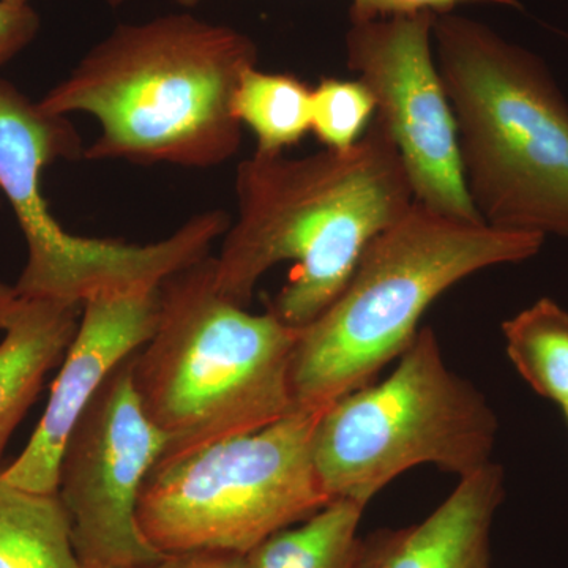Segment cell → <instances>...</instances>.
I'll use <instances>...</instances> for the list:
<instances>
[{"label": "cell", "instance_id": "obj_12", "mask_svg": "<svg viewBox=\"0 0 568 568\" xmlns=\"http://www.w3.org/2000/svg\"><path fill=\"white\" fill-rule=\"evenodd\" d=\"M504 497V469L488 463L459 478L424 521L361 538L354 568H489L493 523Z\"/></svg>", "mask_w": 568, "mask_h": 568}, {"label": "cell", "instance_id": "obj_21", "mask_svg": "<svg viewBox=\"0 0 568 568\" xmlns=\"http://www.w3.org/2000/svg\"><path fill=\"white\" fill-rule=\"evenodd\" d=\"M149 568H250V564L241 552L186 551L166 555Z\"/></svg>", "mask_w": 568, "mask_h": 568}, {"label": "cell", "instance_id": "obj_4", "mask_svg": "<svg viewBox=\"0 0 568 568\" xmlns=\"http://www.w3.org/2000/svg\"><path fill=\"white\" fill-rule=\"evenodd\" d=\"M301 328L227 301L205 256L160 284L155 332L133 355V387L171 459L295 413L290 372ZM156 462V463H159Z\"/></svg>", "mask_w": 568, "mask_h": 568}, {"label": "cell", "instance_id": "obj_5", "mask_svg": "<svg viewBox=\"0 0 568 568\" xmlns=\"http://www.w3.org/2000/svg\"><path fill=\"white\" fill-rule=\"evenodd\" d=\"M545 241L410 205L369 242L323 315L301 328L290 372L295 413H320L372 384L413 343L439 295L484 268L530 260Z\"/></svg>", "mask_w": 568, "mask_h": 568}, {"label": "cell", "instance_id": "obj_25", "mask_svg": "<svg viewBox=\"0 0 568 568\" xmlns=\"http://www.w3.org/2000/svg\"><path fill=\"white\" fill-rule=\"evenodd\" d=\"M564 414H566L567 424H568V407H566V409H564Z\"/></svg>", "mask_w": 568, "mask_h": 568}, {"label": "cell", "instance_id": "obj_18", "mask_svg": "<svg viewBox=\"0 0 568 568\" xmlns=\"http://www.w3.org/2000/svg\"><path fill=\"white\" fill-rule=\"evenodd\" d=\"M375 99L364 82L324 78L312 91V132L332 151L353 148L375 118Z\"/></svg>", "mask_w": 568, "mask_h": 568}, {"label": "cell", "instance_id": "obj_13", "mask_svg": "<svg viewBox=\"0 0 568 568\" xmlns=\"http://www.w3.org/2000/svg\"><path fill=\"white\" fill-rule=\"evenodd\" d=\"M82 315V304L32 298L0 283V454L44 376L65 357Z\"/></svg>", "mask_w": 568, "mask_h": 568}, {"label": "cell", "instance_id": "obj_23", "mask_svg": "<svg viewBox=\"0 0 568 568\" xmlns=\"http://www.w3.org/2000/svg\"><path fill=\"white\" fill-rule=\"evenodd\" d=\"M104 2L112 7V9H115V7H121L122 3L129 2V0H104Z\"/></svg>", "mask_w": 568, "mask_h": 568}, {"label": "cell", "instance_id": "obj_10", "mask_svg": "<svg viewBox=\"0 0 568 568\" xmlns=\"http://www.w3.org/2000/svg\"><path fill=\"white\" fill-rule=\"evenodd\" d=\"M436 13L351 22L347 69L375 99V121L405 166L416 203L467 222H484L467 193L457 123L435 54Z\"/></svg>", "mask_w": 568, "mask_h": 568}, {"label": "cell", "instance_id": "obj_1", "mask_svg": "<svg viewBox=\"0 0 568 568\" xmlns=\"http://www.w3.org/2000/svg\"><path fill=\"white\" fill-rule=\"evenodd\" d=\"M235 196L237 222L213 256L216 290L246 308L263 275L293 261L267 310L295 328L323 315L369 242L416 203L398 151L375 119L346 151H254L237 166Z\"/></svg>", "mask_w": 568, "mask_h": 568}, {"label": "cell", "instance_id": "obj_19", "mask_svg": "<svg viewBox=\"0 0 568 568\" xmlns=\"http://www.w3.org/2000/svg\"><path fill=\"white\" fill-rule=\"evenodd\" d=\"M463 3H497V6L519 7L518 0H353L351 22H366L399 14L450 13Z\"/></svg>", "mask_w": 568, "mask_h": 568}, {"label": "cell", "instance_id": "obj_3", "mask_svg": "<svg viewBox=\"0 0 568 568\" xmlns=\"http://www.w3.org/2000/svg\"><path fill=\"white\" fill-rule=\"evenodd\" d=\"M433 40L480 219L568 237V99L547 62L455 11L437 14Z\"/></svg>", "mask_w": 568, "mask_h": 568}, {"label": "cell", "instance_id": "obj_24", "mask_svg": "<svg viewBox=\"0 0 568 568\" xmlns=\"http://www.w3.org/2000/svg\"><path fill=\"white\" fill-rule=\"evenodd\" d=\"M7 2L14 3V6H28L29 0H7Z\"/></svg>", "mask_w": 568, "mask_h": 568}, {"label": "cell", "instance_id": "obj_14", "mask_svg": "<svg viewBox=\"0 0 568 568\" xmlns=\"http://www.w3.org/2000/svg\"><path fill=\"white\" fill-rule=\"evenodd\" d=\"M0 568H81L58 495L13 487L0 469Z\"/></svg>", "mask_w": 568, "mask_h": 568}, {"label": "cell", "instance_id": "obj_20", "mask_svg": "<svg viewBox=\"0 0 568 568\" xmlns=\"http://www.w3.org/2000/svg\"><path fill=\"white\" fill-rule=\"evenodd\" d=\"M40 28L39 14L32 7L14 6L0 0V65L24 50Z\"/></svg>", "mask_w": 568, "mask_h": 568}, {"label": "cell", "instance_id": "obj_22", "mask_svg": "<svg viewBox=\"0 0 568 568\" xmlns=\"http://www.w3.org/2000/svg\"><path fill=\"white\" fill-rule=\"evenodd\" d=\"M179 6L185 7V9H190V7L197 6V3L203 2V0H175Z\"/></svg>", "mask_w": 568, "mask_h": 568}, {"label": "cell", "instance_id": "obj_9", "mask_svg": "<svg viewBox=\"0 0 568 568\" xmlns=\"http://www.w3.org/2000/svg\"><path fill=\"white\" fill-rule=\"evenodd\" d=\"M133 355L103 381L71 429L58 473L81 568H149L164 558L141 532L138 500L166 440L142 410Z\"/></svg>", "mask_w": 568, "mask_h": 568}, {"label": "cell", "instance_id": "obj_16", "mask_svg": "<svg viewBox=\"0 0 568 568\" xmlns=\"http://www.w3.org/2000/svg\"><path fill=\"white\" fill-rule=\"evenodd\" d=\"M312 91L290 73H271L253 67L234 93V114L256 136L257 152L276 153L293 148L312 132Z\"/></svg>", "mask_w": 568, "mask_h": 568}, {"label": "cell", "instance_id": "obj_2", "mask_svg": "<svg viewBox=\"0 0 568 568\" xmlns=\"http://www.w3.org/2000/svg\"><path fill=\"white\" fill-rule=\"evenodd\" d=\"M257 67L252 37L190 13L119 24L39 108L89 114L100 133L85 160L213 168L242 145L234 93Z\"/></svg>", "mask_w": 568, "mask_h": 568}, {"label": "cell", "instance_id": "obj_8", "mask_svg": "<svg viewBox=\"0 0 568 568\" xmlns=\"http://www.w3.org/2000/svg\"><path fill=\"white\" fill-rule=\"evenodd\" d=\"M80 138L65 118H54L0 81V190L17 215L29 257L14 291L24 297L84 304L106 291L155 286L174 271L170 241L149 245L67 233L52 216L40 174L59 156L73 159Z\"/></svg>", "mask_w": 568, "mask_h": 568}, {"label": "cell", "instance_id": "obj_15", "mask_svg": "<svg viewBox=\"0 0 568 568\" xmlns=\"http://www.w3.org/2000/svg\"><path fill=\"white\" fill-rule=\"evenodd\" d=\"M366 506L334 499L297 528H284L246 555L250 568H354Z\"/></svg>", "mask_w": 568, "mask_h": 568}, {"label": "cell", "instance_id": "obj_7", "mask_svg": "<svg viewBox=\"0 0 568 568\" xmlns=\"http://www.w3.org/2000/svg\"><path fill=\"white\" fill-rule=\"evenodd\" d=\"M323 410L293 413L257 432L156 463L138 500V523L149 544L163 555H248L272 534L332 503L313 462Z\"/></svg>", "mask_w": 568, "mask_h": 568}, {"label": "cell", "instance_id": "obj_11", "mask_svg": "<svg viewBox=\"0 0 568 568\" xmlns=\"http://www.w3.org/2000/svg\"><path fill=\"white\" fill-rule=\"evenodd\" d=\"M159 313L160 286L108 291L84 301L43 417L20 457L2 469L10 485L55 495L59 463L71 429L115 366L151 339Z\"/></svg>", "mask_w": 568, "mask_h": 568}, {"label": "cell", "instance_id": "obj_17", "mask_svg": "<svg viewBox=\"0 0 568 568\" xmlns=\"http://www.w3.org/2000/svg\"><path fill=\"white\" fill-rule=\"evenodd\" d=\"M508 358L536 394L568 407V312L540 298L503 324Z\"/></svg>", "mask_w": 568, "mask_h": 568}, {"label": "cell", "instance_id": "obj_6", "mask_svg": "<svg viewBox=\"0 0 568 568\" xmlns=\"http://www.w3.org/2000/svg\"><path fill=\"white\" fill-rule=\"evenodd\" d=\"M497 429L487 398L448 368L435 331L422 327L387 379L325 407L313 462L325 495L366 506L413 467L476 473L491 463Z\"/></svg>", "mask_w": 568, "mask_h": 568}]
</instances>
